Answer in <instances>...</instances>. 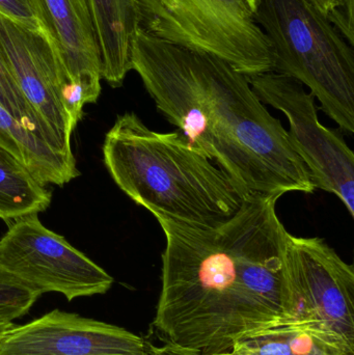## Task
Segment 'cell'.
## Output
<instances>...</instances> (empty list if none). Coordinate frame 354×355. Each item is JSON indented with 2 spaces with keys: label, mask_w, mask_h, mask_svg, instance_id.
Listing matches in <instances>:
<instances>
[{
  "label": "cell",
  "mask_w": 354,
  "mask_h": 355,
  "mask_svg": "<svg viewBox=\"0 0 354 355\" xmlns=\"http://www.w3.org/2000/svg\"><path fill=\"white\" fill-rule=\"evenodd\" d=\"M278 196H251L215 227L155 214L166 235L161 291L152 327L176 347L199 355L280 327L288 231Z\"/></svg>",
  "instance_id": "1"
},
{
  "label": "cell",
  "mask_w": 354,
  "mask_h": 355,
  "mask_svg": "<svg viewBox=\"0 0 354 355\" xmlns=\"http://www.w3.org/2000/svg\"><path fill=\"white\" fill-rule=\"evenodd\" d=\"M131 70L166 120L245 196L315 191L288 131L256 95L247 75L226 60L139 28Z\"/></svg>",
  "instance_id": "2"
},
{
  "label": "cell",
  "mask_w": 354,
  "mask_h": 355,
  "mask_svg": "<svg viewBox=\"0 0 354 355\" xmlns=\"http://www.w3.org/2000/svg\"><path fill=\"white\" fill-rule=\"evenodd\" d=\"M103 158L114 183L135 204L188 225L218 227L249 198L180 131L151 130L134 112L116 118L106 133Z\"/></svg>",
  "instance_id": "3"
},
{
  "label": "cell",
  "mask_w": 354,
  "mask_h": 355,
  "mask_svg": "<svg viewBox=\"0 0 354 355\" xmlns=\"http://www.w3.org/2000/svg\"><path fill=\"white\" fill-rule=\"evenodd\" d=\"M253 12L272 45L274 72L303 83L339 130L353 135V46L311 0H256Z\"/></svg>",
  "instance_id": "4"
},
{
  "label": "cell",
  "mask_w": 354,
  "mask_h": 355,
  "mask_svg": "<svg viewBox=\"0 0 354 355\" xmlns=\"http://www.w3.org/2000/svg\"><path fill=\"white\" fill-rule=\"evenodd\" d=\"M139 28L209 52L247 76L272 72L274 54L247 0H134Z\"/></svg>",
  "instance_id": "5"
},
{
  "label": "cell",
  "mask_w": 354,
  "mask_h": 355,
  "mask_svg": "<svg viewBox=\"0 0 354 355\" xmlns=\"http://www.w3.org/2000/svg\"><path fill=\"white\" fill-rule=\"evenodd\" d=\"M283 320L313 324L354 346V268L320 237L287 234Z\"/></svg>",
  "instance_id": "6"
},
{
  "label": "cell",
  "mask_w": 354,
  "mask_h": 355,
  "mask_svg": "<svg viewBox=\"0 0 354 355\" xmlns=\"http://www.w3.org/2000/svg\"><path fill=\"white\" fill-rule=\"evenodd\" d=\"M247 77L262 103L288 119L289 137L316 189L338 196L353 217L354 154L340 130L321 124L315 97L297 79L274 71Z\"/></svg>",
  "instance_id": "7"
},
{
  "label": "cell",
  "mask_w": 354,
  "mask_h": 355,
  "mask_svg": "<svg viewBox=\"0 0 354 355\" xmlns=\"http://www.w3.org/2000/svg\"><path fill=\"white\" fill-rule=\"evenodd\" d=\"M0 266L39 296L55 292L69 302L105 294L114 284L99 265L43 225L37 214L10 225L0 239Z\"/></svg>",
  "instance_id": "8"
},
{
  "label": "cell",
  "mask_w": 354,
  "mask_h": 355,
  "mask_svg": "<svg viewBox=\"0 0 354 355\" xmlns=\"http://www.w3.org/2000/svg\"><path fill=\"white\" fill-rule=\"evenodd\" d=\"M0 49L29 105L62 153L73 156V131L60 98V87L70 79L47 31L28 28L0 15Z\"/></svg>",
  "instance_id": "9"
},
{
  "label": "cell",
  "mask_w": 354,
  "mask_h": 355,
  "mask_svg": "<svg viewBox=\"0 0 354 355\" xmlns=\"http://www.w3.org/2000/svg\"><path fill=\"white\" fill-rule=\"evenodd\" d=\"M0 355H151L147 340L109 323L51 311L0 337Z\"/></svg>",
  "instance_id": "10"
},
{
  "label": "cell",
  "mask_w": 354,
  "mask_h": 355,
  "mask_svg": "<svg viewBox=\"0 0 354 355\" xmlns=\"http://www.w3.org/2000/svg\"><path fill=\"white\" fill-rule=\"evenodd\" d=\"M44 29L52 39L71 81L101 92L99 50L83 0H35Z\"/></svg>",
  "instance_id": "11"
},
{
  "label": "cell",
  "mask_w": 354,
  "mask_h": 355,
  "mask_svg": "<svg viewBox=\"0 0 354 355\" xmlns=\"http://www.w3.org/2000/svg\"><path fill=\"white\" fill-rule=\"evenodd\" d=\"M101 62L102 79L122 87L131 71V45L139 29L134 0H85Z\"/></svg>",
  "instance_id": "12"
},
{
  "label": "cell",
  "mask_w": 354,
  "mask_h": 355,
  "mask_svg": "<svg viewBox=\"0 0 354 355\" xmlns=\"http://www.w3.org/2000/svg\"><path fill=\"white\" fill-rule=\"evenodd\" d=\"M214 355H354V346L317 325L285 324Z\"/></svg>",
  "instance_id": "13"
},
{
  "label": "cell",
  "mask_w": 354,
  "mask_h": 355,
  "mask_svg": "<svg viewBox=\"0 0 354 355\" xmlns=\"http://www.w3.org/2000/svg\"><path fill=\"white\" fill-rule=\"evenodd\" d=\"M0 147L18 158L42 184L62 186L80 175L75 157L54 151L0 105Z\"/></svg>",
  "instance_id": "14"
},
{
  "label": "cell",
  "mask_w": 354,
  "mask_h": 355,
  "mask_svg": "<svg viewBox=\"0 0 354 355\" xmlns=\"http://www.w3.org/2000/svg\"><path fill=\"white\" fill-rule=\"evenodd\" d=\"M51 193L24 164L0 147V218L12 220L39 214L49 207Z\"/></svg>",
  "instance_id": "15"
},
{
  "label": "cell",
  "mask_w": 354,
  "mask_h": 355,
  "mask_svg": "<svg viewBox=\"0 0 354 355\" xmlns=\"http://www.w3.org/2000/svg\"><path fill=\"white\" fill-rule=\"evenodd\" d=\"M0 105L27 130L45 141L54 151L68 156L62 153L47 127L42 122L37 112L29 105L28 102L21 93L14 77L10 74L8 64L2 55L1 49H0ZM68 157H73V156H68Z\"/></svg>",
  "instance_id": "16"
},
{
  "label": "cell",
  "mask_w": 354,
  "mask_h": 355,
  "mask_svg": "<svg viewBox=\"0 0 354 355\" xmlns=\"http://www.w3.org/2000/svg\"><path fill=\"white\" fill-rule=\"evenodd\" d=\"M39 297L37 292L0 266V322L14 323L29 312Z\"/></svg>",
  "instance_id": "17"
},
{
  "label": "cell",
  "mask_w": 354,
  "mask_h": 355,
  "mask_svg": "<svg viewBox=\"0 0 354 355\" xmlns=\"http://www.w3.org/2000/svg\"><path fill=\"white\" fill-rule=\"evenodd\" d=\"M0 15L31 29H44L35 0H0Z\"/></svg>",
  "instance_id": "18"
},
{
  "label": "cell",
  "mask_w": 354,
  "mask_h": 355,
  "mask_svg": "<svg viewBox=\"0 0 354 355\" xmlns=\"http://www.w3.org/2000/svg\"><path fill=\"white\" fill-rule=\"evenodd\" d=\"M354 0H335L326 17L344 39L354 46Z\"/></svg>",
  "instance_id": "19"
},
{
  "label": "cell",
  "mask_w": 354,
  "mask_h": 355,
  "mask_svg": "<svg viewBox=\"0 0 354 355\" xmlns=\"http://www.w3.org/2000/svg\"><path fill=\"white\" fill-rule=\"evenodd\" d=\"M324 15H328V12L332 10L335 4V0H311Z\"/></svg>",
  "instance_id": "20"
},
{
  "label": "cell",
  "mask_w": 354,
  "mask_h": 355,
  "mask_svg": "<svg viewBox=\"0 0 354 355\" xmlns=\"http://www.w3.org/2000/svg\"><path fill=\"white\" fill-rule=\"evenodd\" d=\"M247 3H249V8H251V10H254V8H255L256 0H247Z\"/></svg>",
  "instance_id": "21"
},
{
  "label": "cell",
  "mask_w": 354,
  "mask_h": 355,
  "mask_svg": "<svg viewBox=\"0 0 354 355\" xmlns=\"http://www.w3.org/2000/svg\"><path fill=\"white\" fill-rule=\"evenodd\" d=\"M83 1H85V0H83ZM85 4H87V2H85Z\"/></svg>",
  "instance_id": "22"
},
{
  "label": "cell",
  "mask_w": 354,
  "mask_h": 355,
  "mask_svg": "<svg viewBox=\"0 0 354 355\" xmlns=\"http://www.w3.org/2000/svg\"><path fill=\"white\" fill-rule=\"evenodd\" d=\"M152 355V354H151Z\"/></svg>",
  "instance_id": "23"
}]
</instances>
